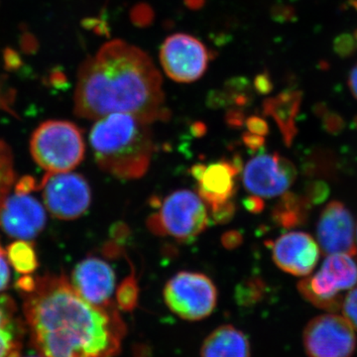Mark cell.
Here are the masks:
<instances>
[{
	"label": "cell",
	"instance_id": "cell-1",
	"mask_svg": "<svg viewBox=\"0 0 357 357\" xmlns=\"http://www.w3.org/2000/svg\"><path fill=\"white\" fill-rule=\"evenodd\" d=\"M26 332L41 357H116L126 325L116 307L89 304L64 274L37 277L22 293Z\"/></svg>",
	"mask_w": 357,
	"mask_h": 357
},
{
	"label": "cell",
	"instance_id": "cell-2",
	"mask_svg": "<svg viewBox=\"0 0 357 357\" xmlns=\"http://www.w3.org/2000/svg\"><path fill=\"white\" fill-rule=\"evenodd\" d=\"M162 84L161 74L144 51L122 40L107 42L79 67L75 114L100 119L121 112L150 124L168 121Z\"/></svg>",
	"mask_w": 357,
	"mask_h": 357
},
{
	"label": "cell",
	"instance_id": "cell-3",
	"mask_svg": "<svg viewBox=\"0 0 357 357\" xmlns=\"http://www.w3.org/2000/svg\"><path fill=\"white\" fill-rule=\"evenodd\" d=\"M150 123L135 115L115 112L98 119L89 133V143L98 166L124 180L147 173L154 151Z\"/></svg>",
	"mask_w": 357,
	"mask_h": 357
},
{
	"label": "cell",
	"instance_id": "cell-4",
	"mask_svg": "<svg viewBox=\"0 0 357 357\" xmlns=\"http://www.w3.org/2000/svg\"><path fill=\"white\" fill-rule=\"evenodd\" d=\"M30 151L47 174L70 172L84 159L83 133L70 121H45L32 134Z\"/></svg>",
	"mask_w": 357,
	"mask_h": 357
},
{
	"label": "cell",
	"instance_id": "cell-5",
	"mask_svg": "<svg viewBox=\"0 0 357 357\" xmlns=\"http://www.w3.org/2000/svg\"><path fill=\"white\" fill-rule=\"evenodd\" d=\"M210 222L206 204L196 192L178 190L160 204L159 211L150 215L147 227L158 236H170L189 243L203 234Z\"/></svg>",
	"mask_w": 357,
	"mask_h": 357
},
{
	"label": "cell",
	"instance_id": "cell-6",
	"mask_svg": "<svg viewBox=\"0 0 357 357\" xmlns=\"http://www.w3.org/2000/svg\"><path fill=\"white\" fill-rule=\"evenodd\" d=\"M357 284V264L351 255H331L314 276L298 284L301 295L314 306L330 312L342 307V291Z\"/></svg>",
	"mask_w": 357,
	"mask_h": 357
},
{
	"label": "cell",
	"instance_id": "cell-7",
	"mask_svg": "<svg viewBox=\"0 0 357 357\" xmlns=\"http://www.w3.org/2000/svg\"><path fill=\"white\" fill-rule=\"evenodd\" d=\"M167 307L178 318L197 321L215 311L218 290L206 275L182 271L174 275L164 288Z\"/></svg>",
	"mask_w": 357,
	"mask_h": 357
},
{
	"label": "cell",
	"instance_id": "cell-8",
	"mask_svg": "<svg viewBox=\"0 0 357 357\" xmlns=\"http://www.w3.org/2000/svg\"><path fill=\"white\" fill-rule=\"evenodd\" d=\"M40 185L45 206L54 218L73 220L82 217L91 203L88 181L79 174H47Z\"/></svg>",
	"mask_w": 357,
	"mask_h": 357
},
{
	"label": "cell",
	"instance_id": "cell-9",
	"mask_svg": "<svg viewBox=\"0 0 357 357\" xmlns=\"http://www.w3.org/2000/svg\"><path fill=\"white\" fill-rule=\"evenodd\" d=\"M303 340L309 357H351L356 351V331L338 314L312 319L305 328Z\"/></svg>",
	"mask_w": 357,
	"mask_h": 357
},
{
	"label": "cell",
	"instance_id": "cell-10",
	"mask_svg": "<svg viewBox=\"0 0 357 357\" xmlns=\"http://www.w3.org/2000/svg\"><path fill=\"white\" fill-rule=\"evenodd\" d=\"M210 54L199 40L177 33L165 40L160 50V62L167 76L178 83H192L208 69Z\"/></svg>",
	"mask_w": 357,
	"mask_h": 357
},
{
	"label": "cell",
	"instance_id": "cell-11",
	"mask_svg": "<svg viewBox=\"0 0 357 357\" xmlns=\"http://www.w3.org/2000/svg\"><path fill=\"white\" fill-rule=\"evenodd\" d=\"M297 178L292 162L278 153H260L244 167L243 182L251 195L275 198L285 194Z\"/></svg>",
	"mask_w": 357,
	"mask_h": 357
},
{
	"label": "cell",
	"instance_id": "cell-12",
	"mask_svg": "<svg viewBox=\"0 0 357 357\" xmlns=\"http://www.w3.org/2000/svg\"><path fill=\"white\" fill-rule=\"evenodd\" d=\"M243 170L241 159L220 160L215 163L196 164L191 174L198 184V195L210 211L231 201L236 191V178Z\"/></svg>",
	"mask_w": 357,
	"mask_h": 357
},
{
	"label": "cell",
	"instance_id": "cell-13",
	"mask_svg": "<svg viewBox=\"0 0 357 357\" xmlns=\"http://www.w3.org/2000/svg\"><path fill=\"white\" fill-rule=\"evenodd\" d=\"M47 217L42 204L28 194L7 197L0 211V227L13 238L32 241L43 231Z\"/></svg>",
	"mask_w": 357,
	"mask_h": 357
},
{
	"label": "cell",
	"instance_id": "cell-14",
	"mask_svg": "<svg viewBox=\"0 0 357 357\" xmlns=\"http://www.w3.org/2000/svg\"><path fill=\"white\" fill-rule=\"evenodd\" d=\"M317 236L325 255H356L354 218L340 202H331L321 211Z\"/></svg>",
	"mask_w": 357,
	"mask_h": 357
},
{
	"label": "cell",
	"instance_id": "cell-15",
	"mask_svg": "<svg viewBox=\"0 0 357 357\" xmlns=\"http://www.w3.org/2000/svg\"><path fill=\"white\" fill-rule=\"evenodd\" d=\"M114 270L109 263L95 256H89L75 267L70 284L89 304L102 307L115 306L112 296L115 290Z\"/></svg>",
	"mask_w": 357,
	"mask_h": 357
},
{
	"label": "cell",
	"instance_id": "cell-16",
	"mask_svg": "<svg viewBox=\"0 0 357 357\" xmlns=\"http://www.w3.org/2000/svg\"><path fill=\"white\" fill-rule=\"evenodd\" d=\"M275 264L294 276L312 273L319 259V248L310 234L291 231L270 243Z\"/></svg>",
	"mask_w": 357,
	"mask_h": 357
},
{
	"label": "cell",
	"instance_id": "cell-17",
	"mask_svg": "<svg viewBox=\"0 0 357 357\" xmlns=\"http://www.w3.org/2000/svg\"><path fill=\"white\" fill-rule=\"evenodd\" d=\"M302 98V91L287 89L278 96L266 98L263 102V114L271 116L276 122L287 146L292 144L298 133L296 119L300 112Z\"/></svg>",
	"mask_w": 357,
	"mask_h": 357
},
{
	"label": "cell",
	"instance_id": "cell-18",
	"mask_svg": "<svg viewBox=\"0 0 357 357\" xmlns=\"http://www.w3.org/2000/svg\"><path fill=\"white\" fill-rule=\"evenodd\" d=\"M26 332L13 298L0 293V357H20Z\"/></svg>",
	"mask_w": 357,
	"mask_h": 357
},
{
	"label": "cell",
	"instance_id": "cell-19",
	"mask_svg": "<svg viewBox=\"0 0 357 357\" xmlns=\"http://www.w3.org/2000/svg\"><path fill=\"white\" fill-rule=\"evenodd\" d=\"M201 357H251L250 342L236 326H222L204 340Z\"/></svg>",
	"mask_w": 357,
	"mask_h": 357
},
{
	"label": "cell",
	"instance_id": "cell-20",
	"mask_svg": "<svg viewBox=\"0 0 357 357\" xmlns=\"http://www.w3.org/2000/svg\"><path fill=\"white\" fill-rule=\"evenodd\" d=\"M311 204L307 197L286 192L275 206L272 217L284 229L300 227L306 222Z\"/></svg>",
	"mask_w": 357,
	"mask_h": 357
},
{
	"label": "cell",
	"instance_id": "cell-21",
	"mask_svg": "<svg viewBox=\"0 0 357 357\" xmlns=\"http://www.w3.org/2000/svg\"><path fill=\"white\" fill-rule=\"evenodd\" d=\"M7 259L20 274L30 275L36 271L39 262L36 251L28 241L17 239L9 244L6 251Z\"/></svg>",
	"mask_w": 357,
	"mask_h": 357
},
{
	"label": "cell",
	"instance_id": "cell-22",
	"mask_svg": "<svg viewBox=\"0 0 357 357\" xmlns=\"http://www.w3.org/2000/svg\"><path fill=\"white\" fill-rule=\"evenodd\" d=\"M222 91L227 96L230 107L243 109L252 102V88L245 77H232L225 84Z\"/></svg>",
	"mask_w": 357,
	"mask_h": 357
},
{
	"label": "cell",
	"instance_id": "cell-23",
	"mask_svg": "<svg viewBox=\"0 0 357 357\" xmlns=\"http://www.w3.org/2000/svg\"><path fill=\"white\" fill-rule=\"evenodd\" d=\"M15 180L13 156L10 148L0 139V211Z\"/></svg>",
	"mask_w": 357,
	"mask_h": 357
},
{
	"label": "cell",
	"instance_id": "cell-24",
	"mask_svg": "<svg viewBox=\"0 0 357 357\" xmlns=\"http://www.w3.org/2000/svg\"><path fill=\"white\" fill-rule=\"evenodd\" d=\"M139 286L134 271L121 282L116 290V304L119 310L132 312L138 304Z\"/></svg>",
	"mask_w": 357,
	"mask_h": 357
},
{
	"label": "cell",
	"instance_id": "cell-25",
	"mask_svg": "<svg viewBox=\"0 0 357 357\" xmlns=\"http://www.w3.org/2000/svg\"><path fill=\"white\" fill-rule=\"evenodd\" d=\"M264 293V284L258 278L248 279L237 288V302L243 306L255 305L262 298Z\"/></svg>",
	"mask_w": 357,
	"mask_h": 357
},
{
	"label": "cell",
	"instance_id": "cell-26",
	"mask_svg": "<svg viewBox=\"0 0 357 357\" xmlns=\"http://www.w3.org/2000/svg\"><path fill=\"white\" fill-rule=\"evenodd\" d=\"M333 51L340 58H349L357 52L356 40L351 33H342L333 40Z\"/></svg>",
	"mask_w": 357,
	"mask_h": 357
},
{
	"label": "cell",
	"instance_id": "cell-27",
	"mask_svg": "<svg viewBox=\"0 0 357 357\" xmlns=\"http://www.w3.org/2000/svg\"><path fill=\"white\" fill-rule=\"evenodd\" d=\"M130 18L134 25L138 27H147L153 22V9L146 3L137 4L131 9Z\"/></svg>",
	"mask_w": 357,
	"mask_h": 357
},
{
	"label": "cell",
	"instance_id": "cell-28",
	"mask_svg": "<svg viewBox=\"0 0 357 357\" xmlns=\"http://www.w3.org/2000/svg\"><path fill=\"white\" fill-rule=\"evenodd\" d=\"M342 307L344 318L357 332V287L351 289L342 301Z\"/></svg>",
	"mask_w": 357,
	"mask_h": 357
},
{
	"label": "cell",
	"instance_id": "cell-29",
	"mask_svg": "<svg viewBox=\"0 0 357 357\" xmlns=\"http://www.w3.org/2000/svg\"><path fill=\"white\" fill-rule=\"evenodd\" d=\"M236 213V204L234 202L229 201L227 204L218 208V210L211 211V222L222 225L231 220Z\"/></svg>",
	"mask_w": 357,
	"mask_h": 357
},
{
	"label": "cell",
	"instance_id": "cell-30",
	"mask_svg": "<svg viewBox=\"0 0 357 357\" xmlns=\"http://www.w3.org/2000/svg\"><path fill=\"white\" fill-rule=\"evenodd\" d=\"M321 119H323L324 128H326L328 132L332 134L340 133L344 128V119L335 112H331L330 110H328Z\"/></svg>",
	"mask_w": 357,
	"mask_h": 357
},
{
	"label": "cell",
	"instance_id": "cell-31",
	"mask_svg": "<svg viewBox=\"0 0 357 357\" xmlns=\"http://www.w3.org/2000/svg\"><path fill=\"white\" fill-rule=\"evenodd\" d=\"M8 263L6 252L0 244V293L8 288L10 282V268Z\"/></svg>",
	"mask_w": 357,
	"mask_h": 357
},
{
	"label": "cell",
	"instance_id": "cell-32",
	"mask_svg": "<svg viewBox=\"0 0 357 357\" xmlns=\"http://www.w3.org/2000/svg\"><path fill=\"white\" fill-rule=\"evenodd\" d=\"M272 18L277 22H291L295 18V9L285 4H277L271 10Z\"/></svg>",
	"mask_w": 357,
	"mask_h": 357
},
{
	"label": "cell",
	"instance_id": "cell-33",
	"mask_svg": "<svg viewBox=\"0 0 357 357\" xmlns=\"http://www.w3.org/2000/svg\"><path fill=\"white\" fill-rule=\"evenodd\" d=\"M245 126L248 129V132L256 134V135L264 137L269 133V126H268L267 122L259 116L248 117L246 119Z\"/></svg>",
	"mask_w": 357,
	"mask_h": 357
},
{
	"label": "cell",
	"instance_id": "cell-34",
	"mask_svg": "<svg viewBox=\"0 0 357 357\" xmlns=\"http://www.w3.org/2000/svg\"><path fill=\"white\" fill-rule=\"evenodd\" d=\"M253 89L258 93L263 96L269 95L273 91V83H272L271 77L267 72L261 73V74L255 77V82H253Z\"/></svg>",
	"mask_w": 357,
	"mask_h": 357
},
{
	"label": "cell",
	"instance_id": "cell-35",
	"mask_svg": "<svg viewBox=\"0 0 357 357\" xmlns=\"http://www.w3.org/2000/svg\"><path fill=\"white\" fill-rule=\"evenodd\" d=\"M208 107L211 109H222L229 107V100L222 89H213L208 96L206 100Z\"/></svg>",
	"mask_w": 357,
	"mask_h": 357
},
{
	"label": "cell",
	"instance_id": "cell-36",
	"mask_svg": "<svg viewBox=\"0 0 357 357\" xmlns=\"http://www.w3.org/2000/svg\"><path fill=\"white\" fill-rule=\"evenodd\" d=\"M245 121L246 117L243 110L238 107L230 109L225 114V121L230 128H243V124H245Z\"/></svg>",
	"mask_w": 357,
	"mask_h": 357
},
{
	"label": "cell",
	"instance_id": "cell-37",
	"mask_svg": "<svg viewBox=\"0 0 357 357\" xmlns=\"http://www.w3.org/2000/svg\"><path fill=\"white\" fill-rule=\"evenodd\" d=\"M243 141L245 146L251 151H259L264 145V137L263 136L256 135V134L248 132L244 133Z\"/></svg>",
	"mask_w": 357,
	"mask_h": 357
},
{
	"label": "cell",
	"instance_id": "cell-38",
	"mask_svg": "<svg viewBox=\"0 0 357 357\" xmlns=\"http://www.w3.org/2000/svg\"><path fill=\"white\" fill-rule=\"evenodd\" d=\"M222 245L227 249L236 248L243 243V236L236 230L227 232L222 237Z\"/></svg>",
	"mask_w": 357,
	"mask_h": 357
},
{
	"label": "cell",
	"instance_id": "cell-39",
	"mask_svg": "<svg viewBox=\"0 0 357 357\" xmlns=\"http://www.w3.org/2000/svg\"><path fill=\"white\" fill-rule=\"evenodd\" d=\"M16 287L20 291L21 294L31 292L36 287V278L30 276V275H23L16 282Z\"/></svg>",
	"mask_w": 357,
	"mask_h": 357
},
{
	"label": "cell",
	"instance_id": "cell-40",
	"mask_svg": "<svg viewBox=\"0 0 357 357\" xmlns=\"http://www.w3.org/2000/svg\"><path fill=\"white\" fill-rule=\"evenodd\" d=\"M243 204L246 210L251 213H261L263 208H264V203H263L262 199L260 197L255 196V195L244 199Z\"/></svg>",
	"mask_w": 357,
	"mask_h": 357
},
{
	"label": "cell",
	"instance_id": "cell-41",
	"mask_svg": "<svg viewBox=\"0 0 357 357\" xmlns=\"http://www.w3.org/2000/svg\"><path fill=\"white\" fill-rule=\"evenodd\" d=\"M34 189H36V182L30 176L21 178L16 184V192L20 194H29Z\"/></svg>",
	"mask_w": 357,
	"mask_h": 357
},
{
	"label": "cell",
	"instance_id": "cell-42",
	"mask_svg": "<svg viewBox=\"0 0 357 357\" xmlns=\"http://www.w3.org/2000/svg\"><path fill=\"white\" fill-rule=\"evenodd\" d=\"M349 86L351 89L352 96L357 100V65L354 66L351 70L349 77Z\"/></svg>",
	"mask_w": 357,
	"mask_h": 357
},
{
	"label": "cell",
	"instance_id": "cell-43",
	"mask_svg": "<svg viewBox=\"0 0 357 357\" xmlns=\"http://www.w3.org/2000/svg\"><path fill=\"white\" fill-rule=\"evenodd\" d=\"M185 6L192 10H198L204 6L206 0H184Z\"/></svg>",
	"mask_w": 357,
	"mask_h": 357
},
{
	"label": "cell",
	"instance_id": "cell-44",
	"mask_svg": "<svg viewBox=\"0 0 357 357\" xmlns=\"http://www.w3.org/2000/svg\"><path fill=\"white\" fill-rule=\"evenodd\" d=\"M192 130L195 135L201 136L206 133V126L202 122H196V123L192 124Z\"/></svg>",
	"mask_w": 357,
	"mask_h": 357
},
{
	"label": "cell",
	"instance_id": "cell-45",
	"mask_svg": "<svg viewBox=\"0 0 357 357\" xmlns=\"http://www.w3.org/2000/svg\"><path fill=\"white\" fill-rule=\"evenodd\" d=\"M354 38H356V43H357V29L356 30V31L354 32Z\"/></svg>",
	"mask_w": 357,
	"mask_h": 357
},
{
	"label": "cell",
	"instance_id": "cell-46",
	"mask_svg": "<svg viewBox=\"0 0 357 357\" xmlns=\"http://www.w3.org/2000/svg\"><path fill=\"white\" fill-rule=\"evenodd\" d=\"M354 126H356V128H357V116L356 117V119H354Z\"/></svg>",
	"mask_w": 357,
	"mask_h": 357
},
{
	"label": "cell",
	"instance_id": "cell-47",
	"mask_svg": "<svg viewBox=\"0 0 357 357\" xmlns=\"http://www.w3.org/2000/svg\"><path fill=\"white\" fill-rule=\"evenodd\" d=\"M356 245H357V232H356ZM356 253H357V248H356Z\"/></svg>",
	"mask_w": 357,
	"mask_h": 357
},
{
	"label": "cell",
	"instance_id": "cell-48",
	"mask_svg": "<svg viewBox=\"0 0 357 357\" xmlns=\"http://www.w3.org/2000/svg\"><path fill=\"white\" fill-rule=\"evenodd\" d=\"M28 357H35V356H28Z\"/></svg>",
	"mask_w": 357,
	"mask_h": 357
}]
</instances>
